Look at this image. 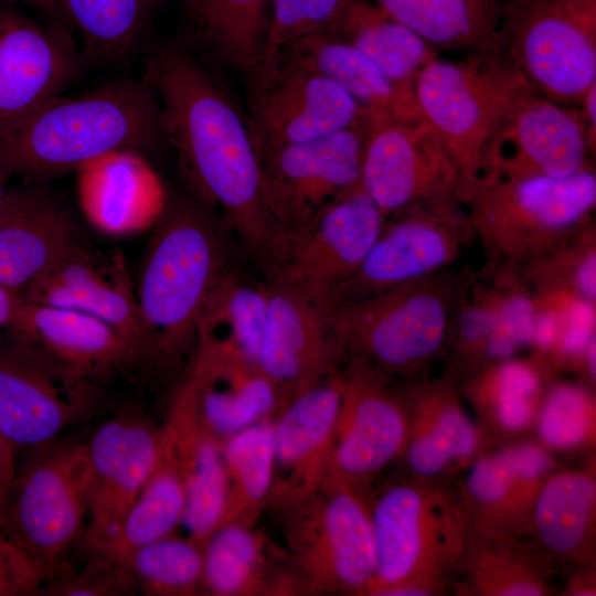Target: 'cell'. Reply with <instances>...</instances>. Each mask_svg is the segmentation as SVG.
<instances>
[{"label": "cell", "instance_id": "1", "mask_svg": "<svg viewBox=\"0 0 596 596\" xmlns=\"http://www.w3.org/2000/svg\"><path fill=\"white\" fill-rule=\"evenodd\" d=\"M163 137L205 207L219 210L263 267L277 238L263 193L258 148L247 117L189 54L174 47L148 58Z\"/></svg>", "mask_w": 596, "mask_h": 596}, {"label": "cell", "instance_id": "2", "mask_svg": "<svg viewBox=\"0 0 596 596\" xmlns=\"http://www.w3.org/2000/svg\"><path fill=\"white\" fill-rule=\"evenodd\" d=\"M163 137L147 83L121 81L58 96L0 139V177L39 179L76 170L115 150L143 151Z\"/></svg>", "mask_w": 596, "mask_h": 596}, {"label": "cell", "instance_id": "3", "mask_svg": "<svg viewBox=\"0 0 596 596\" xmlns=\"http://www.w3.org/2000/svg\"><path fill=\"white\" fill-rule=\"evenodd\" d=\"M204 207L188 200L168 202L135 286L146 354L163 364L194 353L203 307L228 268L224 238Z\"/></svg>", "mask_w": 596, "mask_h": 596}, {"label": "cell", "instance_id": "4", "mask_svg": "<svg viewBox=\"0 0 596 596\" xmlns=\"http://www.w3.org/2000/svg\"><path fill=\"white\" fill-rule=\"evenodd\" d=\"M472 272L448 268L327 309L340 362H356L400 382L428 376L445 359L453 312Z\"/></svg>", "mask_w": 596, "mask_h": 596}, {"label": "cell", "instance_id": "5", "mask_svg": "<svg viewBox=\"0 0 596 596\" xmlns=\"http://www.w3.org/2000/svg\"><path fill=\"white\" fill-rule=\"evenodd\" d=\"M375 571L364 595L436 596L449 578L469 532L458 488L446 479L406 475L368 496Z\"/></svg>", "mask_w": 596, "mask_h": 596}, {"label": "cell", "instance_id": "6", "mask_svg": "<svg viewBox=\"0 0 596 596\" xmlns=\"http://www.w3.org/2000/svg\"><path fill=\"white\" fill-rule=\"evenodd\" d=\"M458 200L487 259L523 264L594 221L595 167L562 177H486Z\"/></svg>", "mask_w": 596, "mask_h": 596}, {"label": "cell", "instance_id": "7", "mask_svg": "<svg viewBox=\"0 0 596 596\" xmlns=\"http://www.w3.org/2000/svg\"><path fill=\"white\" fill-rule=\"evenodd\" d=\"M531 88L493 51L459 60L438 55L419 71L414 84L416 104L451 150L462 177L460 192L480 180L492 136Z\"/></svg>", "mask_w": 596, "mask_h": 596}, {"label": "cell", "instance_id": "8", "mask_svg": "<svg viewBox=\"0 0 596 596\" xmlns=\"http://www.w3.org/2000/svg\"><path fill=\"white\" fill-rule=\"evenodd\" d=\"M492 50L540 94L576 107L596 83V0H502Z\"/></svg>", "mask_w": 596, "mask_h": 596}, {"label": "cell", "instance_id": "9", "mask_svg": "<svg viewBox=\"0 0 596 596\" xmlns=\"http://www.w3.org/2000/svg\"><path fill=\"white\" fill-rule=\"evenodd\" d=\"M283 515L286 552L305 592L365 594L375 571L368 492L326 481Z\"/></svg>", "mask_w": 596, "mask_h": 596}, {"label": "cell", "instance_id": "10", "mask_svg": "<svg viewBox=\"0 0 596 596\" xmlns=\"http://www.w3.org/2000/svg\"><path fill=\"white\" fill-rule=\"evenodd\" d=\"M87 515L85 444L38 453L17 471L4 503V524L46 581L82 543Z\"/></svg>", "mask_w": 596, "mask_h": 596}, {"label": "cell", "instance_id": "11", "mask_svg": "<svg viewBox=\"0 0 596 596\" xmlns=\"http://www.w3.org/2000/svg\"><path fill=\"white\" fill-rule=\"evenodd\" d=\"M475 240L457 198L402 209L386 217L363 263L331 292L326 309L446 270Z\"/></svg>", "mask_w": 596, "mask_h": 596}, {"label": "cell", "instance_id": "12", "mask_svg": "<svg viewBox=\"0 0 596 596\" xmlns=\"http://www.w3.org/2000/svg\"><path fill=\"white\" fill-rule=\"evenodd\" d=\"M385 220L362 187H356L302 226L280 236L264 273L268 280L326 309L331 292L361 266Z\"/></svg>", "mask_w": 596, "mask_h": 596}, {"label": "cell", "instance_id": "13", "mask_svg": "<svg viewBox=\"0 0 596 596\" xmlns=\"http://www.w3.org/2000/svg\"><path fill=\"white\" fill-rule=\"evenodd\" d=\"M370 129V119L363 117L311 141L258 151L264 200L277 240L361 185Z\"/></svg>", "mask_w": 596, "mask_h": 596}, {"label": "cell", "instance_id": "14", "mask_svg": "<svg viewBox=\"0 0 596 596\" xmlns=\"http://www.w3.org/2000/svg\"><path fill=\"white\" fill-rule=\"evenodd\" d=\"M343 386L328 458L326 481L366 492L401 459L408 412L402 382L356 362L341 363Z\"/></svg>", "mask_w": 596, "mask_h": 596}, {"label": "cell", "instance_id": "15", "mask_svg": "<svg viewBox=\"0 0 596 596\" xmlns=\"http://www.w3.org/2000/svg\"><path fill=\"white\" fill-rule=\"evenodd\" d=\"M248 77L247 120L258 151L311 141L368 117L343 89L287 55Z\"/></svg>", "mask_w": 596, "mask_h": 596}, {"label": "cell", "instance_id": "16", "mask_svg": "<svg viewBox=\"0 0 596 596\" xmlns=\"http://www.w3.org/2000/svg\"><path fill=\"white\" fill-rule=\"evenodd\" d=\"M360 184L387 217L418 202L458 198L462 177L444 138L419 118L371 125Z\"/></svg>", "mask_w": 596, "mask_h": 596}, {"label": "cell", "instance_id": "17", "mask_svg": "<svg viewBox=\"0 0 596 596\" xmlns=\"http://www.w3.org/2000/svg\"><path fill=\"white\" fill-rule=\"evenodd\" d=\"M91 402L87 380L13 337L0 347V428L17 449L47 444Z\"/></svg>", "mask_w": 596, "mask_h": 596}, {"label": "cell", "instance_id": "18", "mask_svg": "<svg viewBox=\"0 0 596 596\" xmlns=\"http://www.w3.org/2000/svg\"><path fill=\"white\" fill-rule=\"evenodd\" d=\"M83 65L61 24L43 25L0 4V139L61 96Z\"/></svg>", "mask_w": 596, "mask_h": 596}, {"label": "cell", "instance_id": "19", "mask_svg": "<svg viewBox=\"0 0 596 596\" xmlns=\"http://www.w3.org/2000/svg\"><path fill=\"white\" fill-rule=\"evenodd\" d=\"M342 386L340 365L290 397L275 415L267 507L284 514L324 485Z\"/></svg>", "mask_w": 596, "mask_h": 596}, {"label": "cell", "instance_id": "20", "mask_svg": "<svg viewBox=\"0 0 596 596\" xmlns=\"http://www.w3.org/2000/svg\"><path fill=\"white\" fill-rule=\"evenodd\" d=\"M577 107H566L529 89L492 136L486 177H562L593 167Z\"/></svg>", "mask_w": 596, "mask_h": 596}, {"label": "cell", "instance_id": "21", "mask_svg": "<svg viewBox=\"0 0 596 596\" xmlns=\"http://www.w3.org/2000/svg\"><path fill=\"white\" fill-rule=\"evenodd\" d=\"M160 429L137 413L99 426L85 444L88 515L83 547L99 549L140 494L158 459Z\"/></svg>", "mask_w": 596, "mask_h": 596}, {"label": "cell", "instance_id": "22", "mask_svg": "<svg viewBox=\"0 0 596 596\" xmlns=\"http://www.w3.org/2000/svg\"><path fill=\"white\" fill-rule=\"evenodd\" d=\"M402 385L408 433L401 459L408 476L446 479L485 453L488 438L468 414L455 380L441 374Z\"/></svg>", "mask_w": 596, "mask_h": 596}, {"label": "cell", "instance_id": "23", "mask_svg": "<svg viewBox=\"0 0 596 596\" xmlns=\"http://www.w3.org/2000/svg\"><path fill=\"white\" fill-rule=\"evenodd\" d=\"M258 366L286 401L341 365L327 310L302 294L268 280Z\"/></svg>", "mask_w": 596, "mask_h": 596}, {"label": "cell", "instance_id": "24", "mask_svg": "<svg viewBox=\"0 0 596 596\" xmlns=\"http://www.w3.org/2000/svg\"><path fill=\"white\" fill-rule=\"evenodd\" d=\"M21 297L98 318L146 354L135 285L119 254L108 257L82 245L32 280Z\"/></svg>", "mask_w": 596, "mask_h": 596}, {"label": "cell", "instance_id": "25", "mask_svg": "<svg viewBox=\"0 0 596 596\" xmlns=\"http://www.w3.org/2000/svg\"><path fill=\"white\" fill-rule=\"evenodd\" d=\"M75 172L79 207L89 224L105 234L143 232L153 227L167 209L163 182L139 151L115 150Z\"/></svg>", "mask_w": 596, "mask_h": 596}, {"label": "cell", "instance_id": "26", "mask_svg": "<svg viewBox=\"0 0 596 596\" xmlns=\"http://www.w3.org/2000/svg\"><path fill=\"white\" fill-rule=\"evenodd\" d=\"M7 329L17 340L85 380L108 374L142 355L98 318L23 299Z\"/></svg>", "mask_w": 596, "mask_h": 596}, {"label": "cell", "instance_id": "27", "mask_svg": "<svg viewBox=\"0 0 596 596\" xmlns=\"http://www.w3.org/2000/svg\"><path fill=\"white\" fill-rule=\"evenodd\" d=\"M72 219L36 182L11 187L0 219V284L19 292L82 246Z\"/></svg>", "mask_w": 596, "mask_h": 596}, {"label": "cell", "instance_id": "28", "mask_svg": "<svg viewBox=\"0 0 596 596\" xmlns=\"http://www.w3.org/2000/svg\"><path fill=\"white\" fill-rule=\"evenodd\" d=\"M162 428L174 445L184 477L185 503L179 528L203 546L225 515L226 471L222 439L204 424L188 374Z\"/></svg>", "mask_w": 596, "mask_h": 596}, {"label": "cell", "instance_id": "29", "mask_svg": "<svg viewBox=\"0 0 596 596\" xmlns=\"http://www.w3.org/2000/svg\"><path fill=\"white\" fill-rule=\"evenodd\" d=\"M595 456L579 468H556L542 486L521 540L553 566H595ZM555 567V566H554Z\"/></svg>", "mask_w": 596, "mask_h": 596}, {"label": "cell", "instance_id": "30", "mask_svg": "<svg viewBox=\"0 0 596 596\" xmlns=\"http://www.w3.org/2000/svg\"><path fill=\"white\" fill-rule=\"evenodd\" d=\"M203 592L215 596L291 595L305 592L286 550L254 525L220 524L203 544Z\"/></svg>", "mask_w": 596, "mask_h": 596}, {"label": "cell", "instance_id": "31", "mask_svg": "<svg viewBox=\"0 0 596 596\" xmlns=\"http://www.w3.org/2000/svg\"><path fill=\"white\" fill-rule=\"evenodd\" d=\"M188 375L204 424L221 439L275 416L287 402L259 366L236 358L194 351Z\"/></svg>", "mask_w": 596, "mask_h": 596}, {"label": "cell", "instance_id": "32", "mask_svg": "<svg viewBox=\"0 0 596 596\" xmlns=\"http://www.w3.org/2000/svg\"><path fill=\"white\" fill-rule=\"evenodd\" d=\"M555 377L536 358L513 355L461 379L459 393L490 438L515 440L534 429L549 382Z\"/></svg>", "mask_w": 596, "mask_h": 596}, {"label": "cell", "instance_id": "33", "mask_svg": "<svg viewBox=\"0 0 596 596\" xmlns=\"http://www.w3.org/2000/svg\"><path fill=\"white\" fill-rule=\"evenodd\" d=\"M554 571L525 542L469 528L449 590L464 596H545L554 590Z\"/></svg>", "mask_w": 596, "mask_h": 596}, {"label": "cell", "instance_id": "34", "mask_svg": "<svg viewBox=\"0 0 596 596\" xmlns=\"http://www.w3.org/2000/svg\"><path fill=\"white\" fill-rule=\"evenodd\" d=\"M281 54L343 89L365 113L371 125L423 118L417 104L403 96L372 61L326 33L302 38L278 55Z\"/></svg>", "mask_w": 596, "mask_h": 596}, {"label": "cell", "instance_id": "35", "mask_svg": "<svg viewBox=\"0 0 596 596\" xmlns=\"http://www.w3.org/2000/svg\"><path fill=\"white\" fill-rule=\"evenodd\" d=\"M372 61L407 99L415 102L419 71L439 53L372 0H349L323 32Z\"/></svg>", "mask_w": 596, "mask_h": 596}, {"label": "cell", "instance_id": "36", "mask_svg": "<svg viewBox=\"0 0 596 596\" xmlns=\"http://www.w3.org/2000/svg\"><path fill=\"white\" fill-rule=\"evenodd\" d=\"M268 304V281L227 268L199 318L194 351L236 358L258 366Z\"/></svg>", "mask_w": 596, "mask_h": 596}, {"label": "cell", "instance_id": "37", "mask_svg": "<svg viewBox=\"0 0 596 596\" xmlns=\"http://www.w3.org/2000/svg\"><path fill=\"white\" fill-rule=\"evenodd\" d=\"M421 35L438 53L494 49L502 0H372Z\"/></svg>", "mask_w": 596, "mask_h": 596}, {"label": "cell", "instance_id": "38", "mask_svg": "<svg viewBox=\"0 0 596 596\" xmlns=\"http://www.w3.org/2000/svg\"><path fill=\"white\" fill-rule=\"evenodd\" d=\"M184 503L180 458L171 438L161 428L158 459L146 485L121 524L99 550L125 561L137 547L174 533L181 523Z\"/></svg>", "mask_w": 596, "mask_h": 596}, {"label": "cell", "instance_id": "39", "mask_svg": "<svg viewBox=\"0 0 596 596\" xmlns=\"http://www.w3.org/2000/svg\"><path fill=\"white\" fill-rule=\"evenodd\" d=\"M519 351L501 327L485 280L473 270L453 312L443 374L458 383L483 365Z\"/></svg>", "mask_w": 596, "mask_h": 596}, {"label": "cell", "instance_id": "40", "mask_svg": "<svg viewBox=\"0 0 596 596\" xmlns=\"http://www.w3.org/2000/svg\"><path fill=\"white\" fill-rule=\"evenodd\" d=\"M274 419L266 418L222 439L226 471L222 523L254 525L267 507L273 480Z\"/></svg>", "mask_w": 596, "mask_h": 596}, {"label": "cell", "instance_id": "41", "mask_svg": "<svg viewBox=\"0 0 596 596\" xmlns=\"http://www.w3.org/2000/svg\"><path fill=\"white\" fill-rule=\"evenodd\" d=\"M270 0H189L191 15L206 49L249 75L260 58Z\"/></svg>", "mask_w": 596, "mask_h": 596}, {"label": "cell", "instance_id": "42", "mask_svg": "<svg viewBox=\"0 0 596 596\" xmlns=\"http://www.w3.org/2000/svg\"><path fill=\"white\" fill-rule=\"evenodd\" d=\"M458 487L469 528L487 535L521 540L524 524L508 470L497 451L482 453Z\"/></svg>", "mask_w": 596, "mask_h": 596}, {"label": "cell", "instance_id": "43", "mask_svg": "<svg viewBox=\"0 0 596 596\" xmlns=\"http://www.w3.org/2000/svg\"><path fill=\"white\" fill-rule=\"evenodd\" d=\"M533 430L536 440L553 454L594 448L595 387L579 380L553 377L543 394Z\"/></svg>", "mask_w": 596, "mask_h": 596}, {"label": "cell", "instance_id": "44", "mask_svg": "<svg viewBox=\"0 0 596 596\" xmlns=\"http://www.w3.org/2000/svg\"><path fill=\"white\" fill-rule=\"evenodd\" d=\"M139 588L160 596L203 592V546L174 533L149 542L125 558Z\"/></svg>", "mask_w": 596, "mask_h": 596}, {"label": "cell", "instance_id": "45", "mask_svg": "<svg viewBox=\"0 0 596 596\" xmlns=\"http://www.w3.org/2000/svg\"><path fill=\"white\" fill-rule=\"evenodd\" d=\"M60 6L82 38L83 63L116 60L136 41L139 0H60Z\"/></svg>", "mask_w": 596, "mask_h": 596}, {"label": "cell", "instance_id": "46", "mask_svg": "<svg viewBox=\"0 0 596 596\" xmlns=\"http://www.w3.org/2000/svg\"><path fill=\"white\" fill-rule=\"evenodd\" d=\"M520 267L534 292H566L596 304L595 222Z\"/></svg>", "mask_w": 596, "mask_h": 596}, {"label": "cell", "instance_id": "47", "mask_svg": "<svg viewBox=\"0 0 596 596\" xmlns=\"http://www.w3.org/2000/svg\"><path fill=\"white\" fill-rule=\"evenodd\" d=\"M84 550L87 555L85 564L78 571L66 565L46 581L42 592L47 595L114 596L131 595L139 589L125 561L103 550Z\"/></svg>", "mask_w": 596, "mask_h": 596}, {"label": "cell", "instance_id": "48", "mask_svg": "<svg viewBox=\"0 0 596 596\" xmlns=\"http://www.w3.org/2000/svg\"><path fill=\"white\" fill-rule=\"evenodd\" d=\"M496 451L510 476L525 531L533 503L542 486L557 468L554 454L538 440L523 439L508 441Z\"/></svg>", "mask_w": 596, "mask_h": 596}, {"label": "cell", "instance_id": "49", "mask_svg": "<svg viewBox=\"0 0 596 596\" xmlns=\"http://www.w3.org/2000/svg\"><path fill=\"white\" fill-rule=\"evenodd\" d=\"M45 582L43 571L0 523V596L39 595Z\"/></svg>", "mask_w": 596, "mask_h": 596}, {"label": "cell", "instance_id": "50", "mask_svg": "<svg viewBox=\"0 0 596 596\" xmlns=\"http://www.w3.org/2000/svg\"><path fill=\"white\" fill-rule=\"evenodd\" d=\"M309 35L323 33L349 0H302ZM308 35V36H309Z\"/></svg>", "mask_w": 596, "mask_h": 596}, {"label": "cell", "instance_id": "51", "mask_svg": "<svg viewBox=\"0 0 596 596\" xmlns=\"http://www.w3.org/2000/svg\"><path fill=\"white\" fill-rule=\"evenodd\" d=\"M17 448L7 439L0 428V502L6 503L10 487L17 475Z\"/></svg>", "mask_w": 596, "mask_h": 596}, {"label": "cell", "instance_id": "52", "mask_svg": "<svg viewBox=\"0 0 596 596\" xmlns=\"http://www.w3.org/2000/svg\"><path fill=\"white\" fill-rule=\"evenodd\" d=\"M595 566H579L570 576L564 585L562 595L566 596H595L596 575Z\"/></svg>", "mask_w": 596, "mask_h": 596}, {"label": "cell", "instance_id": "53", "mask_svg": "<svg viewBox=\"0 0 596 596\" xmlns=\"http://www.w3.org/2000/svg\"><path fill=\"white\" fill-rule=\"evenodd\" d=\"M585 129L586 140L590 151L595 155L596 149V83L584 94L576 106Z\"/></svg>", "mask_w": 596, "mask_h": 596}, {"label": "cell", "instance_id": "54", "mask_svg": "<svg viewBox=\"0 0 596 596\" xmlns=\"http://www.w3.org/2000/svg\"><path fill=\"white\" fill-rule=\"evenodd\" d=\"M21 302L19 292L0 284V330L9 327Z\"/></svg>", "mask_w": 596, "mask_h": 596}, {"label": "cell", "instance_id": "55", "mask_svg": "<svg viewBox=\"0 0 596 596\" xmlns=\"http://www.w3.org/2000/svg\"><path fill=\"white\" fill-rule=\"evenodd\" d=\"M8 1H13V0H8ZM14 1H23L30 6L41 9L44 12L51 15L57 17V18L63 17L62 11H61L60 0H14Z\"/></svg>", "mask_w": 596, "mask_h": 596}, {"label": "cell", "instance_id": "56", "mask_svg": "<svg viewBox=\"0 0 596 596\" xmlns=\"http://www.w3.org/2000/svg\"><path fill=\"white\" fill-rule=\"evenodd\" d=\"M10 188L11 185H9V180L0 177V219L6 206Z\"/></svg>", "mask_w": 596, "mask_h": 596}, {"label": "cell", "instance_id": "57", "mask_svg": "<svg viewBox=\"0 0 596 596\" xmlns=\"http://www.w3.org/2000/svg\"><path fill=\"white\" fill-rule=\"evenodd\" d=\"M0 523L4 524V508L1 502H0Z\"/></svg>", "mask_w": 596, "mask_h": 596}]
</instances>
